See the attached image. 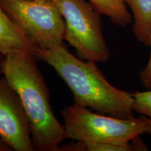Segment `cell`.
Returning <instances> with one entry per match:
<instances>
[{
    "label": "cell",
    "mask_w": 151,
    "mask_h": 151,
    "mask_svg": "<svg viewBox=\"0 0 151 151\" xmlns=\"http://www.w3.org/2000/svg\"><path fill=\"white\" fill-rule=\"evenodd\" d=\"M35 58L53 68L72 92L74 103L102 114L134 118L132 93L112 86L97 62L77 58L64 44L48 50L37 48Z\"/></svg>",
    "instance_id": "obj_1"
},
{
    "label": "cell",
    "mask_w": 151,
    "mask_h": 151,
    "mask_svg": "<svg viewBox=\"0 0 151 151\" xmlns=\"http://www.w3.org/2000/svg\"><path fill=\"white\" fill-rule=\"evenodd\" d=\"M33 58L24 51L6 55L1 60V73L21 101L35 150L58 151L67 139L65 127L52 111L49 90Z\"/></svg>",
    "instance_id": "obj_2"
},
{
    "label": "cell",
    "mask_w": 151,
    "mask_h": 151,
    "mask_svg": "<svg viewBox=\"0 0 151 151\" xmlns=\"http://www.w3.org/2000/svg\"><path fill=\"white\" fill-rule=\"evenodd\" d=\"M67 139L84 143H125L146 133L147 119L120 118L73 103L62 111Z\"/></svg>",
    "instance_id": "obj_3"
},
{
    "label": "cell",
    "mask_w": 151,
    "mask_h": 151,
    "mask_svg": "<svg viewBox=\"0 0 151 151\" xmlns=\"http://www.w3.org/2000/svg\"><path fill=\"white\" fill-rule=\"evenodd\" d=\"M65 24L64 41L76 50L81 59L106 62L110 50L103 35L101 14L87 0H52Z\"/></svg>",
    "instance_id": "obj_4"
},
{
    "label": "cell",
    "mask_w": 151,
    "mask_h": 151,
    "mask_svg": "<svg viewBox=\"0 0 151 151\" xmlns=\"http://www.w3.org/2000/svg\"><path fill=\"white\" fill-rule=\"evenodd\" d=\"M11 20L38 48L63 45L65 24L52 0H0Z\"/></svg>",
    "instance_id": "obj_5"
},
{
    "label": "cell",
    "mask_w": 151,
    "mask_h": 151,
    "mask_svg": "<svg viewBox=\"0 0 151 151\" xmlns=\"http://www.w3.org/2000/svg\"><path fill=\"white\" fill-rule=\"evenodd\" d=\"M0 139L12 150H35L25 111L4 77L0 78Z\"/></svg>",
    "instance_id": "obj_6"
},
{
    "label": "cell",
    "mask_w": 151,
    "mask_h": 151,
    "mask_svg": "<svg viewBox=\"0 0 151 151\" xmlns=\"http://www.w3.org/2000/svg\"><path fill=\"white\" fill-rule=\"evenodd\" d=\"M37 47L11 20L0 2V54L24 51L35 57Z\"/></svg>",
    "instance_id": "obj_7"
},
{
    "label": "cell",
    "mask_w": 151,
    "mask_h": 151,
    "mask_svg": "<svg viewBox=\"0 0 151 151\" xmlns=\"http://www.w3.org/2000/svg\"><path fill=\"white\" fill-rule=\"evenodd\" d=\"M132 11L134 35L139 42L150 46L151 42V0H124Z\"/></svg>",
    "instance_id": "obj_8"
},
{
    "label": "cell",
    "mask_w": 151,
    "mask_h": 151,
    "mask_svg": "<svg viewBox=\"0 0 151 151\" xmlns=\"http://www.w3.org/2000/svg\"><path fill=\"white\" fill-rule=\"evenodd\" d=\"M101 15L107 16L113 23L120 27L131 24L133 18L128 11L124 0H88Z\"/></svg>",
    "instance_id": "obj_9"
},
{
    "label": "cell",
    "mask_w": 151,
    "mask_h": 151,
    "mask_svg": "<svg viewBox=\"0 0 151 151\" xmlns=\"http://www.w3.org/2000/svg\"><path fill=\"white\" fill-rule=\"evenodd\" d=\"M134 100V112L146 117L147 126L146 133L151 136V90L132 93Z\"/></svg>",
    "instance_id": "obj_10"
},
{
    "label": "cell",
    "mask_w": 151,
    "mask_h": 151,
    "mask_svg": "<svg viewBox=\"0 0 151 151\" xmlns=\"http://www.w3.org/2000/svg\"><path fill=\"white\" fill-rule=\"evenodd\" d=\"M150 47V54L148 63L139 74V78L141 84L147 90H151V42Z\"/></svg>",
    "instance_id": "obj_11"
},
{
    "label": "cell",
    "mask_w": 151,
    "mask_h": 151,
    "mask_svg": "<svg viewBox=\"0 0 151 151\" xmlns=\"http://www.w3.org/2000/svg\"><path fill=\"white\" fill-rule=\"evenodd\" d=\"M0 151H12V150L0 139Z\"/></svg>",
    "instance_id": "obj_12"
},
{
    "label": "cell",
    "mask_w": 151,
    "mask_h": 151,
    "mask_svg": "<svg viewBox=\"0 0 151 151\" xmlns=\"http://www.w3.org/2000/svg\"><path fill=\"white\" fill-rule=\"evenodd\" d=\"M1 74H2V73H1V61H0V76Z\"/></svg>",
    "instance_id": "obj_13"
}]
</instances>
